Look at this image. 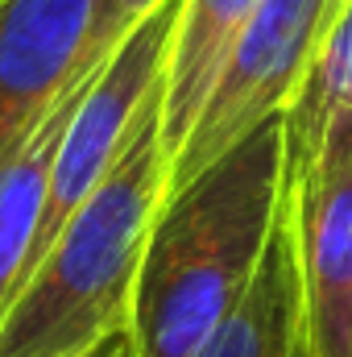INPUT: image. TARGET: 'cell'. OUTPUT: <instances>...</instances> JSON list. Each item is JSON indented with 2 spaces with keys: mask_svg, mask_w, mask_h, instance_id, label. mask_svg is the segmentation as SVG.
Segmentation results:
<instances>
[{
  "mask_svg": "<svg viewBox=\"0 0 352 357\" xmlns=\"http://www.w3.org/2000/svg\"><path fill=\"white\" fill-rule=\"evenodd\" d=\"M104 63V59H99ZM99 63H91L88 71L71 84V91L21 137L0 154V312L8 307V299L17 295L38 229H42V212H46V191H50V167L63 142V129L75 112V104L91 88V75L99 71Z\"/></svg>",
  "mask_w": 352,
  "mask_h": 357,
  "instance_id": "8",
  "label": "cell"
},
{
  "mask_svg": "<svg viewBox=\"0 0 352 357\" xmlns=\"http://www.w3.org/2000/svg\"><path fill=\"white\" fill-rule=\"evenodd\" d=\"M91 17L95 0L0 4V154L21 142L91 63H99L91 54Z\"/></svg>",
  "mask_w": 352,
  "mask_h": 357,
  "instance_id": "6",
  "label": "cell"
},
{
  "mask_svg": "<svg viewBox=\"0 0 352 357\" xmlns=\"http://www.w3.org/2000/svg\"><path fill=\"white\" fill-rule=\"evenodd\" d=\"M83 357H133V337H129V328H116L112 337H104L95 349H88Z\"/></svg>",
  "mask_w": 352,
  "mask_h": 357,
  "instance_id": "12",
  "label": "cell"
},
{
  "mask_svg": "<svg viewBox=\"0 0 352 357\" xmlns=\"http://www.w3.org/2000/svg\"><path fill=\"white\" fill-rule=\"evenodd\" d=\"M352 125V0L332 17L323 46L303 79V91L286 108V187L294 191L315 167L328 129Z\"/></svg>",
  "mask_w": 352,
  "mask_h": 357,
  "instance_id": "10",
  "label": "cell"
},
{
  "mask_svg": "<svg viewBox=\"0 0 352 357\" xmlns=\"http://www.w3.org/2000/svg\"><path fill=\"white\" fill-rule=\"evenodd\" d=\"M178 8H182V0H162L154 13H145L91 75V88L75 104V112L63 129L58 154H54L46 212H42V229H38L25 274L42 262V254L54 245L63 225L108 178L116 158L137 137L141 121L162 104V75H166V59H170Z\"/></svg>",
  "mask_w": 352,
  "mask_h": 357,
  "instance_id": "3",
  "label": "cell"
},
{
  "mask_svg": "<svg viewBox=\"0 0 352 357\" xmlns=\"http://www.w3.org/2000/svg\"><path fill=\"white\" fill-rule=\"evenodd\" d=\"M344 0H262L241 29L191 137L170 162L166 191L207 171L224 150L249 137L262 121L282 116L323 46V33Z\"/></svg>",
  "mask_w": 352,
  "mask_h": 357,
  "instance_id": "4",
  "label": "cell"
},
{
  "mask_svg": "<svg viewBox=\"0 0 352 357\" xmlns=\"http://www.w3.org/2000/svg\"><path fill=\"white\" fill-rule=\"evenodd\" d=\"M286 204V112L166 191L133 287V357L195 354L253 282Z\"/></svg>",
  "mask_w": 352,
  "mask_h": 357,
  "instance_id": "1",
  "label": "cell"
},
{
  "mask_svg": "<svg viewBox=\"0 0 352 357\" xmlns=\"http://www.w3.org/2000/svg\"><path fill=\"white\" fill-rule=\"evenodd\" d=\"M0 4H4V0H0Z\"/></svg>",
  "mask_w": 352,
  "mask_h": 357,
  "instance_id": "13",
  "label": "cell"
},
{
  "mask_svg": "<svg viewBox=\"0 0 352 357\" xmlns=\"http://www.w3.org/2000/svg\"><path fill=\"white\" fill-rule=\"evenodd\" d=\"M162 0H95V17H91V54L104 59L116 50V42L145 17L154 13Z\"/></svg>",
  "mask_w": 352,
  "mask_h": 357,
  "instance_id": "11",
  "label": "cell"
},
{
  "mask_svg": "<svg viewBox=\"0 0 352 357\" xmlns=\"http://www.w3.org/2000/svg\"><path fill=\"white\" fill-rule=\"evenodd\" d=\"M349 357H352V354H349Z\"/></svg>",
  "mask_w": 352,
  "mask_h": 357,
  "instance_id": "14",
  "label": "cell"
},
{
  "mask_svg": "<svg viewBox=\"0 0 352 357\" xmlns=\"http://www.w3.org/2000/svg\"><path fill=\"white\" fill-rule=\"evenodd\" d=\"M311 357L352 354V125L328 129L315 167L290 191Z\"/></svg>",
  "mask_w": 352,
  "mask_h": 357,
  "instance_id": "5",
  "label": "cell"
},
{
  "mask_svg": "<svg viewBox=\"0 0 352 357\" xmlns=\"http://www.w3.org/2000/svg\"><path fill=\"white\" fill-rule=\"evenodd\" d=\"M191 357H311L298 237H294L290 204L265 245L253 282Z\"/></svg>",
  "mask_w": 352,
  "mask_h": 357,
  "instance_id": "7",
  "label": "cell"
},
{
  "mask_svg": "<svg viewBox=\"0 0 352 357\" xmlns=\"http://www.w3.org/2000/svg\"><path fill=\"white\" fill-rule=\"evenodd\" d=\"M262 0H182L162 75V146L175 162Z\"/></svg>",
  "mask_w": 352,
  "mask_h": 357,
  "instance_id": "9",
  "label": "cell"
},
{
  "mask_svg": "<svg viewBox=\"0 0 352 357\" xmlns=\"http://www.w3.org/2000/svg\"><path fill=\"white\" fill-rule=\"evenodd\" d=\"M166 175L170 158L158 104L0 312V357H83L116 328H129L133 287L166 199Z\"/></svg>",
  "mask_w": 352,
  "mask_h": 357,
  "instance_id": "2",
  "label": "cell"
}]
</instances>
